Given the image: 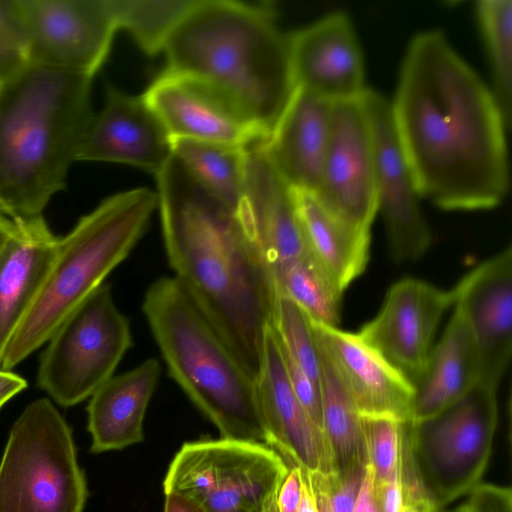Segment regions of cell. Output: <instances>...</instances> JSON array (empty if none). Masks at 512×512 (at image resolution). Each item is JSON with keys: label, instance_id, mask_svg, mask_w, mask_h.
Masks as SVG:
<instances>
[{"label": "cell", "instance_id": "36", "mask_svg": "<svg viewBox=\"0 0 512 512\" xmlns=\"http://www.w3.org/2000/svg\"><path fill=\"white\" fill-rule=\"evenodd\" d=\"M0 38L27 54L28 31L20 0H0Z\"/></svg>", "mask_w": 512, "mask_h": 512}, {"label": "cell", "instance_id": "45", "mask_svg": "<svg viewBox=\"0 0 512 512\" xmlns=\"http://www.w3.org/2000/svg\"><path fill=\"white\" fill-rule=\"evenodd\" d=\"M427 500V499H426ZM425 501V500H424ZM422 501L419 504L412 503H402L401 509L399 512H419L420 505L424 502Z\"/></svg>", "mask_w": 512, "mask_h": 512}, {"label": "cell", "instance_id": "10", "mask_svg": "<svg viewBox=\"0 0 512 512\" xmlns=\"http://www.w3.org/2000/svg\"><path fill=\"white\" fill-rule=\"evenodd\" d=\"M133 346L129 319L102 284L59 325L48 340L37 385L59 405L74 406L109 380Z\"/></svg>", "mask_w": 512, "mask_h": 512}, {"label": "cell", "instance_id": "34", "mask_svg": "<svg viewBox=\"0 0 512 512\" xmlns=\"http://www.w3.org/2000/svg\"><path fill=\"white\" fill-rule=\"evenodd\" d=\"M306 473L318 512L353 511L365 468L347 472L318 470Z\"/></svg>", "mask_w": 512, "mask_h": 512}, {"label": "cell", "instance_id": "43", "mask_svg": "<svg viewBox=\"0 0 512 512\" xmlns=\"http://www.w3.org/2000/svg\"><path fill=\"white\" fill-rule=\"evenodd\" d=\"M302 492L301 499L297 512H318L316 507L310 485L307 478V473L303 470Z\"/></svg>", "mask_w": 512, "mask_h": 512}, {"label": "cell", "instance_id": "42", "mask_svg": "<svg viewBox=\"0 0 512 512\" xmlns=\"http://www.w3.org/2000/svg\"><path fill=\"white\" fill-rule=\"evenodd\" d=\"M164 512H206L193 500L178 493H165Z\"/></svg>", "mask_w": 512, "mask_h": 512}, {"label": "cell", "instance_id": "48", "mask_svg": "<svg viewBox=\"0 0 512 512\" xmlns=\"http://www.w3.org/2000/svg\"><path fill=\"white\" fill-rule=\"evenodd\" d=\"M0 86H1V84H0Z\"/></svg>", "mask_w": 512, "mask_h": 512}, {"label": "cell", "instance_id": "18", "mask_svg": "<svg viewBox=\"0 0 512 512\" xmlns=\"http://www.w3.org/2000/svg\"><path fill=\"white\" fill-rule=\"evenodd\" d=\"M297 88L333 103L358 99L366 90L363 55L348 16L329 14L289 35Z\"/></svg>", "mask_w": 512, "mask_h": 512}, {"label": "cell", "instance_id": "16", "mask_svg": "<svg viewBox=\"0 0 512 512\" xmlns=\"http://www.w3.org/2000/svg\"><path fill=\"white\" fill-rule=\"evenodd\" d=\"M451 291L479 353L480 382L497 389L512 353L511 246L475 267Z\"/></svg>", "mask_w": 512, "mask_h": 512}, {"label": "cell", "instance_id": "25", "mask_svg": "<svg viewBox=\"0 0 512 512\" xmlns=\"http://www.w3.org/2000/svg\"><path fill=\"white\" fill-rule=\"evenodd\" d=\"M479 353L466 322L456 308L441 340L413 386L412 420L431 416L480 383Z\"/></svg>", "mask_w": 512, "mask_h": 512}, {"label": "cell", "instance_id": "21", "mask_svg": "<svg viewBox=\"0 0 512 512\" xmlns=\"http://www.w3.org/2000/svg\"><path fill=\"white\" fill-rule=\"evenodd\" d=\"M310 322L361 416L412 420L413 387L394 367L357 333Z\"/></svg>", "mask_w": 512, "mask_h": 512}, {"label": "cell", "instance_id": "26", "mask_svg": "<svg viewBox=\"0 0 512 512\" xmlns=\"http://www.w3.org/2000/svg\"><path fill=\"white\" fill-rule=\"evenodd\" d=\"M292 192L309 251L345 290L366 268L370 233L345 224L312 193L293 188Z\"/></svg>", "mask_w": 512, "mask_h": 512}, {"label": "cell", "instance_id": "19", "mask_svg": "<svg viewBox=\"0 0 512 512\" xmlns=\"http://www.w3.org/2000/svg\"><path fill=\"white\" fill-rule=\"evenodd\" d=\"M255 384L268 446L289 466L297 465L308 472L333 470L322 431L290 385L271 324L266 329L262 366Z\"/></svg>", "mask_w": 512, "mask_h": 512}, {"label": "cell", "instance_id": "31", "mask_svg": "<svg viewBox=\"0 0 512 512\" xmlns=\"http://www.w3.org/2000/svg\"><path fill=\"white\" fill-rule=\"evenodd\" d=\"M476 13L493 74L492 92L507 126L512 106V1L480 0Z\"/></svg>", "mask_w": 512, "mask_h": 512}, {"label": "cell", "instance_id": "29", "mask_svg": "<svg viewBox=\"0 0 512 512\" xmlns=\"http://www.w3.org/2000/svg\"><path fill=\"white\" fill-rule=\"evenodd\" d=\"M246 147L172 140L173 155L209 191L238 212L244 191Z\"/></svg>", "mask_w": 512, "mask_h": 512}, {"label": "cell", "instance_id": "28", "mask_svg": "<svg viewBox=\"0 0 512 512\" xmlns=\"http://www.w3.org/2000/svg\"><path fill=\"white\" fill-rule=\"evenodd\" d=\"M270 272L276 291L297 304L310 321L338 327L344 290L309 250Z\"/></svg>", "mask_w": 512, "mask_h": 512}, {"label": "cell", "instance_id": "9", "mask_svg": "<svg viewBox=\"0 0 512 512\" xmlns=\"http://www.w3.org/2000/svg\"><path fill=\"white\" fill-rule=\"evenodd\" d=\"M289 467L264 443L227 438L187 442L171 461L163 489L206 512H264Z\"/></svg>", "mask_w": 512, "mask_h": 512}, {"label": "cell", "instance_id": "4", "mask_svg": "<svg viewBox=\"0 0 512 512\" xmlns=\"http://www.w3.org/2000/svg\"><path fill=\"white\" fill-rule=\"evenodd\" d=\"M92 78L28 61L0 86V213L12 221L43 216L66 187L92 115Z\"/></svg>", "mask_w": 512, "mask_h": 512}, {"label": "cell", "instance_id": "37", "mask_svg": "<svg viewBox=\"0 0 512 512\" xmlns=\"http://www.w3.org/2000/svg\"><path fill=\"white\" fill-rule=\"evenodd\" d=\"M302 468L293 465L289 470L277 493V507L279 512H297L302 492Z\"/></svg>", "mask_w": 512, "mask_h": 512}, {"label": "cell", "instance_id": "35", "mask_svg": "<svg viewBox=\"0 0 512 512\" xmlns=\"http://www.w3.org/2000/svg\"><path fill=\"white\" fill-rule=\"evenodd\" d=\"M469 495L471 512H512L510 487L480 482Z\"/></svg>", "mask_w": 512, "mask_h": 512}, {"label": "cell", "instance_id": "3", "mask_svg": "<svg viewBox=\"0 0 512 512\" xmlns=\"http://www.w3.org/2000/svg\"><path fill=\"white\" fill-rule=\"evenodd\" d=\"M274 15L268 6L196 0L162 51L166 70L215 90L265 139L297 89L289 35Z\"/></svg>", "mask_w": 512, "mask_h": 512}, {"label": "cell", "instance_id": "47", "mask_svg": "<svg viewBox=\"0 0 512 512\" xmlns=\"http://www.w3.org/2000/svg\"><path fill=\"white\" fill-rule=\"evenodd\" d=\"M455 512H471V508L469 506V503L466 502L459 506Z\"/></svg>", "mask_w": 512, "mask_h": 512}, {"label": "cell", "instance_id": "23", "mask_svg": "<svg viewBox=\"0 0 512 512\" xmlns=\"http://www.w3.org/2000/svg\"><path fill=\"white\" fill-rule=\"evenodd\" d=\"M13 222L14 230L0 250V364L48 273L59 240L43 216Z\"/></svg>", "mask_w": 512, "mask_h": 512}, {"label": "cell", "instance_id": "40", "mask_svg": "<svg viewBox=\"0 0 512 512\" xmlns=\"http://www.w3.org/2000/svg\"><path fill=\"white\" fill-rule=\"evenodd\" d=\"M381 512H399L402 506V493L399 472L383 487L377 495Z\"/></svg>", "mask_w": 512, "mask_h": 512}, {"label": "cell", "instance_id": "7", "mask_svg": "<svg viewBox=\"0 0 512 512\" xmlns=\"http://www.w3.org/2000/svg\"><path fill=\"white\" fill-rule=\"evenodd\" d=\"M87 496L69 425L48 398L31 402L0 462V512H83Z\"/></svg>", "mask_w": 512, "mask_h": 512}, {"label": "cell", "instance_id": "39", "mask_svg": "<svg viewBox=\"0 0 512 512\" xmlns=\"http://www.w3.org/2000/svg\"><path fill=\"white\" fill-rule=\"evenodd\" d=\"M352 512H381L374 489L373 470L369 463L365 467L363 482Z\"/></svg>", "mask_w": 512, "mask_h": 512}, {"label": "cell", "instance_id": "12", "mask_svg": "<svg viewBox=\"0 0 512 512\" xmlns=\"http://www.w3.org/2000/svg\"><path fill=\"white\" fill-rule=\"evenodd\" d=\"M318 201L350 227L370 233L378 212L373 139L361 97L333 104Z\"/></svg>", "mask_w": 512, "mask_h": 512}, {"label": "cell", "instance_id": "2", "mask_svg": "<svg viewBox=\"0 0 512 512\" xmlns=\"http://www.w3.org/2000/svg\"><path fill=\"white\" fill-rule=\"evenodd\" d=\"M156 179L173 277L256 382L277 295L268 264L238 212L174 155Z\"/></svg>", "mask_w": 512, "mask_h": 512}, {"label": "cell", "instance_id": "8", "mask_svg": "<svg viewBox=\"0 0 512 512\" xmlns=\"http://www.w3.org/2000/svg\"><path fill=\"white\" fill-rule=\"evenodd\" d=\"M496 391L480 382L437 413L404 423L415 468L438 509L469 494L485 473L498 420Z\"/></svg>", "mask_w": 512, "mask_h": 512}, {"label": "cell", "instance_id": "1", "mask_svg": "<svg viewBox=\"0 0 512 512\" xmlns=\"http://www.w3.org/2000/svg\"><path fill=\"white\" fill-rule=\"evenodd\" d=\"M390 107L421 198L446 210L490 209L504 199L508 126L492 90L442 32L412 39Z\"/></svg>", "mask_w": 512, "mask_h": 512}, {"label": "cell", "instance_id": "41", "mask_svg": "<svg viewBox=\"0 0 512 512\" xmlns=\"http://www.w3.org/2000/svg\"><path fill=\"white\" fill-rule=\"evenodd\" d=\"M26 387L27 382L23 377L11 371L0 369V409Z\"/></svg>", "mask_w": 512, "mask_h": 512}, {"label": "cell", "instance_id": "33", "mask_svg": "<svg viewBox=\"0 0 512 512\" xmlns=\"http://www.w3.org/2000/svg\"><path fill=\"white\" fill-rule=\"evenodd\" d=\"M362 423L377 496L398 472L402 422L384 416H362Z\"/></svg>", "mask_w": 512, "mask_h": 512}, {"label": "cell", "instance_id": "27", "mask_svg": "<svg viewBox=\"0 0 512 512\" xmlns=\"http://www.w3.org/2000/svg\"><path fill=\"white\" fill-rule=\"evenodd\" d=\"M317 342L321 358L322 430L332 469L347 472L365 468L368 455L362 416L330 356Z\"/></svg>", "mask_w": 512, "mask_h": 512}, {"label": "cell", "instance_id": "13", "mask_svg": "<svg viewBox=\"0 0 512 512\" xmlns=\"http://www.w3.org/2000/svg\"><path fill=\"white\" fill-rule=\"evenodd\" d=\"M361 99L372 133L378 211L385 220L390 252L396 262L415 261L427 251L432 236L395 129L390 102L369 88Z\"/></svg>", "mask_w": 512, "mask_h": 512}, {"label": "cell", "instance_id": "20", "mask_svg": "<svg viewBox=\"0 0 512 512\" xmlns=\"http://www.w3.org/2000/svg\"><path fill=\"white\" fill-rule=\"evenodd\" d=\"M238 214L269 269L309 250L292 188L270 161L262 140L246 148L244 191Z\"/></svg>", "mask_w": 512, "mask_h": 512}, {"label": "cell", "instance_id": "46", "mask_svg": "<svg viewBox=\"0 0 512 512\" xmlns=\"http://www.w3.org/2000/svg\"><path fill=\"white\" fill-rule=\"evenodd\" d=\"M276 499L277 497L268 505L264 512H279Z\"/></svg>", "mask_w": 512, "mask_h": 512}, {"label": "cell", "instance_id": "30", "mask_svg": "<svg viewBox=\"0 0 512 512\" xmlns=\"http://www.w3.org/2000/svg\"><path fill=\"white\" fill-rule=\"evenodd\" d=\"M196 0H111L118 29H125L147 54L162 52Z\"/></svg>", "mask_w": 512, "mask_h": 512}, {"label": "cell", "instance_id": "14", "mask_svg": "<svg viewBox=\"0 0 512 512\" xmlns=\"http://www.w3.org/2000/svg\"><path fill=\"white\" fill-rule=\"evenodd\" d=\"M453 302L451 290L403 279L390 288L377 316L357 335L413 387L427 365L439 321Z\"/></svg>", "mask_w": 512, "mask_h": 512}, {"label": "cell", "instance_id": "15", "mask_svg": "<svg viewBox=\"0 0 512 512\" xmlns=\"http://www.w3.org/2000/svg\"><path fill=\"white\" fill-rule=\"evenodd\" d=\"M172 155V139L143 95L108 87L104 106L83 130L75 159L128 164L156 176Z\"/></svg>", "mask_w": 512, "mask_h": 512}, {"label": "cell", "instance_id": "38", "mask_svg": "<svg viewBox=\"0 0 512 512\" xmlns=\"http://www.w3.org/2000/svg\"><path fill=\"white\" fill-rule=\"evenodd\" d=\"M28 62L26 52L0 38V84L20 71Z\"/></svg>", "mask_w": 512, "mask_h": 512}, {"label": "cell", "instance_id": "22", "mask_svg": "<svg viewBox=\"0 0 512 512\" xmlns=\"http://www.w3.org/2000/svg\"><path fill=\"white\" fill-rule=\"evenodd\" d=\"M333 102L297 88L263 147L293 189L316 193L328 145Z\"/></svg>", "mask_w": 512, "mask_h": 512}, {"label": "cell", "instance_id": "5", "mask_svg": "<svg viewBox=\"0 0 512 512\" xmlns=\"http://www.w3.org/2000/svg\"><path fill=\"white\" fill-rule=\"evenodd\" d=\"M142 311L169 376L222 438L268 445L255 381L179 282L155 280Z\"/></svg>", "mask_w": 512, "mask_h": 512}, {"label": "cell", "instance_id": "32", "mask_svg": "<svg viewBox=\"0 0 512 512\" xmlns=\"http://www.w3.org/2000/svg\"><path fill=\"white\" fill-rule=\"evenodd\" d=\"M276 292L271 325L285 352L320 386V351L310 319L290 298Z\"/></svg>", "mask_w": 512, "mask_h": 512}, {"label": "cell", "instance_id": "11", "mask_svg": "<svg viewBox=\"0 0 512 512\" xmlns=\"http://www.w3.org/2000/svg\"><path fill=\"white\" fill-rule=\"evenodd\" d=\"M28 61L93 78L118 30L111 0H20Z\"/></svg>", "mask_w": 512, "mask_h": 512}, {"label": "cell", "instance_id": "17", "mask_svg": "<svg viewBox=\"0 0 512 512\" xmlns=\"http://www.w3.org/2000/svg\"><path fill=\"white\" fill-rule=\"evenodd\" d=\"M171 139L246 147L262 133L215 90L164 70L143 94Z\"/></svg>", "mask_w": 512, "mask_h": 512}, {"label": "cell", "instance_id": "44", "mask_svg": "<svg viewBox=\"0 0 512 512\" xmlns=\"http://www.w3.org/2000/svg\"><path fill=\"white\" fill-rule=\"evenodd\" d=\"M14 226L15 224L10 218L0 213V250L11 236Z\"/></svg>", "mask_w": 512, "mask_h": 512}, {"label": "cell", "instance_id": "6", "mask_svg": "<svg viewBox=\"0 0 512 512\" xmlns=\"http://www.w3.org/2000/svg\"><path fill=\"white\" fill-rule=\"evenodd\" d=\"M158 208L148 188L104 199L59 238L48 273L3 352L0 369L10 371L49 340L59 325L133 251Z\"/></svg>", "mask_w": 512, "mask_h": 512}, {"label": "cell", "instance_id": "24", "mask_svg": "<svg viewBox=\"0 0 512 512\" xmlns=\"http://www.w3.org/2000/svg\"><path fill=\"white\" fill-rule=\"evenodd\" d=\"M160 373L159 361L149 358L113 375L91 395L87 407L91 452L120 450L143 440L145 413Z\"/></svg>", "mask_w": 512, "mask_h": 512}]
</instances>
